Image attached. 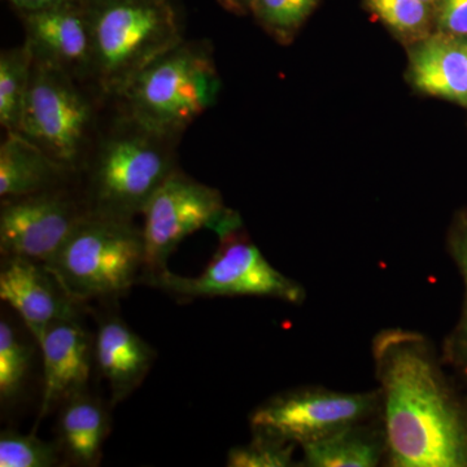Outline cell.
<instances>
[{"instance_id":"4316f807","label":"cell","mask_w":467,"mask_h":467,"mask_svg":"<svg viewBox=\"0 0 467 467\" xmlns=\"http://www.w3.org/2000/svg\"><path fill=\"white\" fill-rule=\"evenodd\" d=\"M15 11H30V9H39L50 7V5H60V3L69 2V0H5Z\"/></svg>"},{"instance_id":"7402d4cb","label":"cell","mask_w":467,"mask_h":467,"mask_svg":"<svg viewBox=\"0 0 467 467\" xmlns=\"http://www.w3.org/2000/svg\"><path fill=\"white\" fill-rule=\"evenodd\" d=\"M368 7L386 26L407 36H420L431 21V5L423 0H367Z\"/></svg>"},{"instance_id":"f1b7e54d","label":"cell","mask_w":467,"mask_h":467,"mask_svg":"<svg viewBox=\"0 0 467 467\" xmlns=\"http://www.w3.org/2000/svg\"><path fill=\"white\" fill-rule=\"evenodd\" d=\"M423 2H426L427 5H431V7L435 9L436 2H438V0H423Z\"/></svg>"},{"instance_id":"7a4b0ae2","label":"cell","mask_w":467,"mask_h":467,"mask_svg":"<svg viewBox=\"0 0 467 467\" xmlns=\"http://www.w3.org/2000/svg\"><path fill=\"white\" fill-rule=\"evenodd\" d=\"M92 33L91 84L116 99L150 64L184 41L181 0H88Z\"/></svg>"},{"instance_id":"52a82bcc","label":"cell","mask_w":467,"mask_h":467,"mask_svg":"<svg viewBox=\"0 0 467 467\" xmlns=\"http://www.w3.org/2000/svg\"><path fill=\"white\" fill-rule=\"evenodd\" d=\"M143 216L144 275L149 282L168 272L169 257L187 236L204 227L223 236L241 225L218 190L178 169L152 196Z\"/></svg>"},{"instance_id":"3957f363","label":"cell","mask_w":467,"mask_h":467,"mask_svg":"<svg viewBox=\"0 0 467 467\" xmlns=\"http://www.w3.org/2000/svg\"><path fill=\"white\" fill-rule=\"evenodd\" d=\"M178 138L150 130L119 115L98 140L88 165V212L133 220L177 171Z\"/></svg>"},{"instance_id":"2e32d148","label":"cell","mask_w":467,"mask_h":467,"mask_svg":"<svg viewBox=\"0 0 467 467\" xmlns=\"http://www.w3.org/2000/svg\"><path fill=\"white\" fill-rule=\"evenodd\" d=\"M69 171L18 131L0 146V198H24L60 187Z\"/></svg>"},{"instance_id":"83f0119b","label":"cell","mask_w":467,"mask_h":467,"mask_svg":"<svg viewBox=\"0 0 467 467\" xmlns=\"http://www.w3.org/2000/svg\"><path fill=\"white\" fill-rule=\"evenodd\" d=\"M223 7L232 11H251L254 0H218Z\"/></svg>"},{"instance_id":"ac0fdd59","label":"cell","mask_w":467,"mask_h":467,"mask_svg":"<svg viewBox=\"0 0 467 467\" xmlns=\"http://www.w3.org/2000/svg\"><path fill=\"white\" fill-rule=\"evenodd\" d=\"M304 465L309 467H374L386 454L382 432L367 426L346 427L340 431L301 445Z\"/></svg>"},{"instance_id":"ffe728a7","label":"cell","mask_w":467,"mask_h":467,"mask_svg":"<svg viewBox=\"0 0 467 467\" xmlns=\"http://www.w3.org/2000/svg\"><path fill=\"white\" fill-rule=\"evenodd\" d=\"M30 349L8 321H0V399L9 401L18 395L29 368Z\"/></svg>"},{"instance_id":"f546056e","label":"cell","mask_w":467,"mask_h":467,"mask_svg":"<svg viewBox=\"0 0 467 467\" xmlns=\"http://www.w3.org/2000/svg\"><path fill=\"white\" fill-rule=\"evenodd\" d=\"M461 43H462L463 47L466 48L467 51V36H459Z\"/></svg>"},{"instance_id":"d4e9b609","label":"cell","mask_w":467,"mask_h":467,"mask_svg":"<svg viewBox=\"0 0 467 467\" xmlns=\"http://www.w3.org/2000/svg\"><path fill=\"white\" fill-rule=\"evenodd\" d=\"M435 9L441 33L467 36V0H438Z\"/></svg>"},{"instance_id":"30bf717a","label":"cell","mask_w":467,"mask_h":467,"mask_svg":"<svg viewBox=\"0 0 467 467\" xmlns=\"http://www.w3.org/2000/svg\"><path fill=\"white\" fill-rule=\"evenodd\" d=\"M88 212L61 187L2 202L0 251L48 265Z\"/></svg>"},{"instance_id":"8fae6325","label":"cell","mask_w":467,"mask_h":467,"mask_svg":"<svg viewBox=\"0 0 467 467\" xmlns=\"http://www.w3.org/2000/svg\"><path fill=\"white\" fill-rule=\"evenodd\" d=\"M16 14L34 61L57 67L81 84L91 82L94 54L88 0Z\"/></svg>"},{"instance_id":"603a6c76","label":"cell","mask_w":467,"mask_h":467,"mask_svg":"<svg viewBox=\"0 0 467 467\" xmlns=\"http://www.w3.org/2000/svg\"><path fill=\"white\" fill-rule=\"evenodd\" d=\"M296 444L254 434L248 444L233 448L227 454L226 465L230 467H287L294 462Z\"/></svg>"},{"instance_id":"e0dca14e","label":"cell","mask_w":467,"mask_h":467,"mask_svg":"<svg viewBox=\"0 0 467 467\" xmlns=\"http://www.w3.org/2000/svg\"><path fill=\"white\" fill-rule=\"evenodd\" d=\"M107 435L106 409L88 391L64 401L58 420V445L75 465L97 466Z\"/></svg>"},{"instance_id":"cb8c5ba5","label":"cell","mask_w":467,"mask_h":467,"mask_svg":"<svg viewBox=\"0 0 467 467\" xmlns=\"http://www.w3.org/2000/svg\"><path fill=\"white\" fill-rule=\"evenodd\" d=\"M317 0H254L252 14L279 38H287L306 21Z\"/></svg>"},{"instance_id":"277c9868","label":"cell","mask_w":467,"mask_h":467,"mask_svg":"<svg viewBox=\"0 0 467 467\" xmlns=\"http://www.w3.org/2000/svg\"><path fill=\"white\" fill-rule=\"evenodd\" d=\"M220 90L211 45L184 39L143 69L115 100L121 115L180 140L196 119L216 104Z\"/></svg>"},{"instance_id":"9a60e30c","label":"cell","mask_w":467,"mask_h":467,"mask_svg":"<svg viewBox=\"0 0 467 467\" xmlns=\"http://www.w3.org/2000/svg\"><path fill=\"white\" fill-rule=\"evenodd\" d=\"M410 70L420 91L467 107V51L459 36H429L411 52Z\"/></svg>"},{"instance_id":"6da1fadb","label":"cell","mask_w":467,"mask_h":467,"mask_svg":"<svg viewBox=\"0 0 467 467\" xmlns=\"http://www.w3.org/2000/svg\"><path fill=\"white\" fill-rule=\"evenodd\" d=\"M386 456L393 467H466L467 420L423 335L387 328L373 342Z\"/></svg>"},{"instance_id":"ba28073f","label":"cell","mask_w":467,"mask_h":467,"mask_svg":"<svg viewBox=\"0 0 467 467\" xmlns=\"http://www.w3.org/2000/svg\"><path fill=\"white\" fill-rule=\"evenodd\" d=\"M235 232L221 236L223 244L202 275L181 276L168 270L150 285L190 299L257 296L273 297L295 306L303 303L304 288L276 270L254 243L236 238Z\"/></svg>"},{"instance_id":"44dd1931","label":"cell","mask_w":467,"mask_h":467,"mask_svg":"<svg viewBox=\"0 0 467 467\" xmlns=\"http://www.w3.org/2000/svg\"><path fill=\"white\" fill-rule=\"evenodd\" d=\"M58 462L57 445L5 430L0 434V467H51Z\"/></svg>"},{"instance_id":"5bb4252c","label":"cell","mask_w":467,"mask_h":467,"mask_svg":"<svg viewBox=\"0 0 467 467\" xmlns=\"http://www.w3.org/2000/svg\"><path fill=\"white\" fill-rule=\"evenodd\" d=\"M94 355L109 383L113 404L124 401L142 384L156 358L155 350L116 316L98 327Z\"/></svg>"},{"instance_id":"5b68a950","label":"cell","mask_w":467,"mask_h":467,"mask_svg":"<svg viewBox=\"0 0 467 467\" xmlns=\"http://www.w3.org/2000/svg\"><path fill=\"white\" fill-rule=\"evenodd\" d=\"M45 266L77 303L119 296L144 273L142 229L133 220L88 212L57 257Z\"/></svg>"},{"instance_id":"8992f818","label":"cell","mask_w":467,"mask_h":467,"mask_svg":"<svg viewBox=\"0 0 467 467\" xmlns=\"http://www.w3.org/2000/svg\"><path fill=\"white\" fill-rule=\"evenodd\" d=\"M81 85L63 70L33 60L18 130L69 173L88 162L94 138V103Z\"/></svg>"},{"instance_id":"d6986e66","label":"cell","mask_w":467,"mask_h":467,"mask_svg":"<svg viewBox=\"0 0 467 467\" xmlns=\"http://www.w3.org/2000/svg\"><path fill=\"white\" fill-rule=\"evenodd\" d=\"M32 69L33 55L26 43L0 54V125L5 133L20 130Z\"/></svg>"},{"instance_id":"7c38bea8","label":"cell","mask_w":467,"mask_h":467,"mask_svg":"<svg viewBox=\"0 0 467 467\" xmlns=\"http://www.w3.org/2000/svg\"><path fill=\"white\" fill-rule=\"evenodd\" d=\"M0 299L16 310L38 344L55 322L78 317V303L57 276L43 264L26 257H5L0 272Z\"/></svg>"},{"instance_id":"484cf974","label":"cell","mask_w":467,"mask_h":467,"mask_svg":"<svg viewBox=\"0 0 467 467\" xmlns=\"http://www.w3.org/2000/svg\"><path fill=\"white\" fill-rule=\"evenodd\" d=\"M451 251H453L454 259H456L457 265L460 266L466 285V309L465 317H463L462 326H461V342H462L463 349L467 353V223L454 234L453 241H451Z\"/></svg>"},{"instance_id":"9c48e42d","label":"cell","mask_w":467,"mask_h":467,"mask_svg":"<svg viewBox=\"0 0 467 467\" xmlns=\"http://www.w3.org/2000/svg\"><path fill=\"white\" fill-rule=\"evenodd\" d=\"M380 411L379 391L347 393L300 389L264 402L252 413L250 420L254 434L301 447L346 427L361 425Z\"/></svg>"},{"instance_id":"4fadbf2b","label":"cell","mask_w":467,"mask_h":467,"mask_svg":"<svg viewBox=\"0 0 467 467\" xmlns=\"http://www.w3.org/2000/svg\"><path fill=\"white\" fill-rule=\"evenodd\" d=\"M90 335L78 319H60L46 331L38 344L43 355L45 387L41 417L58 401L86 391L90 379L92 348Z\"/></svg>"}]
</instances>
